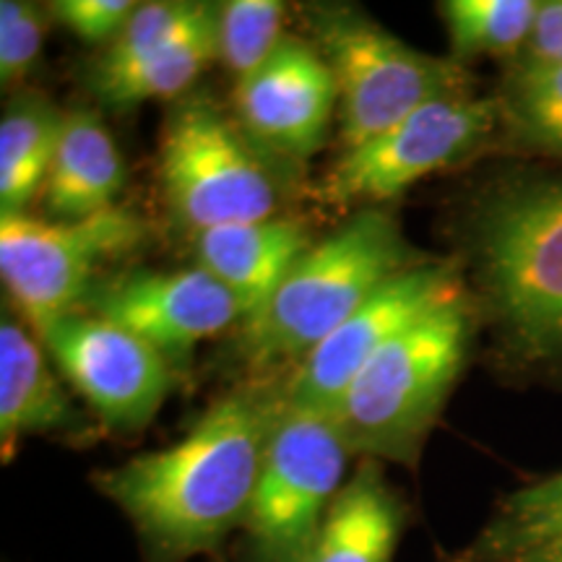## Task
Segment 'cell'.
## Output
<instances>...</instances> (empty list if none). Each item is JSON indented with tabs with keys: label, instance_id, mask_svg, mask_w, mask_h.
Returning <instances> with one entry per match:
<instances>
[{
	"label": "cell",
	"instance_id": "1",
	"mask_svg": "<svg viewBox=\"0 0 562 562\" xmlns=\"http://www.w3.org/2000/svg\"><path fill=\"white\" fill-rule=\"evenodd\" d=\"M281 389L232 391L178 442L91 476L136 529L149 562L216 552L243 529L277 425Z\"/></svg>",
	"mask_w": 562,
	"mask_h": 562
},
{
	"label": "cell",
	"instance_id": "2",
	"mask_svg": "<svg viewBox=\"0 0 562 562\" xmlns=\"http://www.w3.org/2000/svg\"><path fill=\"white\" fill-rule=\"evenodd\" d=\"M476 313L505 360L562 375V175L508 172L463 216Z\"/></svg>",
	"mask_w": 562,
	"mask_h": 562
},
{
	"label": "cell",
	"instance_id": "3",
	"mask_svg": "<svg viewBox=\"0 0 562 562\" xmlns=\"http://www.w3.org/2000/svg\"><path fill=\"white\" fill-rule=\"evenodd\" d=\"M422 261L393 214L364 206L313 243L277 294L243 323L237 351L256 370L297 368L370 294Z\"/></svg>",
	"mask_w": 562,
	"mask_h": 562
},
{
	"label": "cell",
	"instance_id": "4",
	"mask_svg": "<svg viewBox=\"0 0 562 562\" xmlns=\"http://www.w3.org/2000/svg\"><path fill=\"white\" fill-rule=\"evenodd\" d=\"M472 290L414 323L351 381L328 412L364 459L414 469L472 347Z\"/></svg>",
	"mask_w": 562,
	"mask_h": 562
},
{
	"label": "cell",
	"instance_id": "5",
	"mask_svg": "<svg viewBox=\"0 0 562 562\" xmlns=\"http://www.w3.org/2000/svg\"><path fill=\"white\" fill-rule=\"evenodd\" d=\"M315 47L331 68L341 108V146L357 149L442 97L467 94V66L419 53L351 9L313 11Z\"/></svg>",
	"mask_w": 562,
	"mask_h": 562
},
{
	"label": "cell",
	"instance_id": "6",
	"mask_svg": "<svg viewBox=\"0 0 562 562\" xmlns=\"http://www.w3.org/2000/svg\"><path fill=\"white\" fill-rule=\"evenodd\" d=\"M159 175L175 216L199 232L273 220L281 206L277 172L206 97H188L167 115Z\"/></svg>",
	"mask_w": 562,
	"mask_h": 562
},
{
	"label": "cell",
	"instance_id": "7",
	"mask_svg": "<svg viewBox=\"0 0 562 562\" xmlns=\"http://www.w3.org/2000/svg\"><path fill=\"white\" fill-rule=\"evenodd\" d=\"M355 451L328 412L281 406L243 531L250 562H302L347 484Z\"/></svg>",
	"mask_w": 562,
	"mask_h": 562
},
{
	"label": "cell",
	"instance_id": "8",
	"mask_svg": "<svg viewBox=\"0 0 562 562\" xmlns=\"http://www.w3.org/2000/svg\"><path fill=\"white\" fill-rule=\"evenodd\" d=\"M146 222L136 211L112 206L87 220L0 216V277L13 305L40 334L63 315L81 311L100 266L144 245Z\"/></svg>",
	"mask_w": 562,
	"mask_h": 562
},
{
	"label": "cell",
	"instance_id": "9",
	"mask_svg": "<svg viewBox=\"0 0 562 562\" xmlns=\"http://www.w3.org/2000/svg\"><path fill=\"white\" fill-rule=\"evenodd\" d=\"M497 138V97H474V91L442 97L368 144L344 151L323 178L318 195L334 206L391 201L435 172L480 157Z\"/></svg>",
	"mask_w": 562,
	"mask_h": 562
},
{
	"label": "cell",
	"instance_id": "10",
	"mask_svg": "<svg viewBox=\"0 0 562 562\" xmlns=\"http://www.w3.org/2000/svg\"><path fill=\"white\" fill-rule=\"evenodd\" d=\"M469 290L463 266L442 258H425L393 277L321 341L297 368L290 370L281 398L300 409L334 412L360 372L414 323L442 302Z\"/></svg>",
	"mask_w": 562,
	"mask_h": 562
},
{
	"label": "cell",
	"instance_id": "11",
	"mask_svg": "<svg viewBox=\"0 0 562 562\" xmlns=\"http://www.w3.org/2000/svg\"><path fill=\"white\" fill-rule=\"evenodd\" d=\"M37 339L110 430H144L172 389L170 362L100 315L68 313Z\"/></svg>",
	"mask_w": 562,
	"mask_h": 562
},
{
	"label": "cell",
	"instance_id": "12",
	"mask_svg": "<svg viewBox=\"0 0 562 562\" xmlns=\"http://www.w3.org/2000/svg\"><path fill=\"white\" fill-rule=\"evenodd\" d=\"M81 311L115 323L167 362L182 360L199 341L245 321L243 305L201 266L180 271H131L100 281Z\"/></svg>",
	"mask_w": 562,
	"mask_h": 562
},
{
	"label": "cell",
	"instance_id": "13",
	"mask_svg": "<svg viewBox=\"0 0 562 562\" xmlns=\"http://www.w3.org/2000/svg\"><path fill=\"white\" fill-rule=\"evenodd\" d=\"M336 102L339 89L326 58L294 37L235 83L237 125L258 149L281 159L305 161L326 144Z\"/></svg>",
	"mask_w": 562,
	"mask_h": 562
},
{
	"label": "cell",
	"instance_id": "14",
	"mask_svg": "<svg viewBox=\"0 0 562 562\" xmlns=\"http://www.w3.org/2000/svg\"><path fill=\"white\" fill-rule=\"evenodd\" d=\"M79 440L91 422L55 378L40 339L3 315L0 323V451L9 463L24 438Z\"/></svg>",
	"mask_w": 562,
	"mask_h": 562
},
{
	"label": "cell",
	"instance_id": "15",
	"mask_svg": "<svg viewBox=\"0 0 562 562\" xmlns=\"http://www.w3.org/2000/svg\"><path fill=\"white\" fill-rule=\"evenodd\" d=\"M311 248L307 229L300 222L281 220V216L224 224L195 235L199 266L235 294L243 305L245 321L252 318L277 294Z\"/></svg>",
	"mask_w": 562,
	"mask_h": 562
},
{
	"label": "cell",
	"instance_id": "16",
	"mask_svg": "<svg viewBox=\"0 0 562 562\" xmlns=\"http://www.w3.org/2000/svg\"><path fill=\"white\" fill-rule=\"evenodd\" d=\"M125 186V165L115 138L91 110H70L63 117L58 149L47 175L45 209L53 220H87L115 206Z\"/></svg>",
	"mask_w": 562,
	"mask_h": 562
},
{
	"label": "cell",
	"instance_id": "17",
	"mask_svg": "<svg viewBox=\"0 0 562 562\" xmlns=\"http://www.w3.org/2000/svg\"><path fill=\"white\" fill-rule=\"evenodd\" d=\"M406 505L381 461L364 459L328 510L302 562H393L404 533Z\"/></svg>",
	"mask_w": 562,
	"mask_h": 562
},
{
	"label": "cell",
	"instance_id": "18",
	"mask_svg": "<svg viewBox=\"0 0 562 562\" xmlns=\"http://www.w3.org/2000/svg\"><path fill=\"white\" fill-rule=\"evenodd\" d=\"M66 112L42 97L11 102L0 121V216L24 214L45 191Z\"/></svg>",
	"mask_w": 562,
	"mask_h": 562
},
{
	"label": "cell",
	"instance_id": "19",
	"mask_svg": "<svg viewBox=\"0 0 562 562\" xmlns=\"http://www.w3.org/2000/svg\"><path fill=\"white\" fill-rule=\"evenodd\" d=\"M220 58L216 53V5H206L199 21L170 42L165 50L154 53L138 66L123 74L91 79L97 97L112 110H131L144 102L175 100L182 91L193 87L211 66V60Z\"/></svg>",
	"mask_w": 562,
	"mask_h": 562
},
{
	"label": "cell",
	"instance_id": "20",
	"mask_svg": "<svg viewBox=\"0 0 562 562\" xmlns=\"http://www.w3.org/2000/svg\"><path fill=\"white\" fill-rule=\"evenodd\" d=\"M459 562H562V495L533 482L510 492Z\"/></svg>",
	"mask_w": 562,
	"mask_h": 562
},
{
	"label": "cell",
	"instance_id": "21",
	"mask_svg": "<svg viewBox=\"0 0 562 562\" xmlns=\"http://www.w3.org/2000/svg\"><path fill=\"white\" fill-rule=\"evenodd\" d=\"M495 97L505 144L562 159V63H510Z\"/></svg>",
	"mask_w": 562,
	"mask_h": 562
},
{
	"label": "cell",
	"instance_id": "22",
	"mask_svg": "<svg viewBox=\"0 0 562 562\" xmlns=\"http://www.w3.org/2000/svg\"><path fill=\"white\" fill-rule=\"evenodd\" d=\"M539 0H448L440 3L451 58L461 66L476 58H510L524 53L537 26Z\"/></svg>",
	"mask_w": 562,
	"mask_h": 562
},
{
	"label": "cell",
	"instance_id": "23",
	"mask_svg": "<svg viewBox=\"0 0 562 562\" xmlns=\"http://www.w3.org/2000/svg\"><path fill=\"white\" fill-rule=\"evenodd\" d=\"M284 16V3L277 0H229L216 5V53L235 83L273 58L286 40Z\"/></svg>",
	"mask_w": 562,
	"mask_h": 562
},
{
	"label": "cell",
	"instance_id": "24",
	"mask_svg": "<svg viewBox=\"0 0 562 562\" xmlns=\"http://www.w3.org/2000/svg\"><path fill=\"white\" fill-rule=\"evenodd\" d=\"M206 5L209 3H186V0L140 3L91 70V79L123 74V70L151 58L154 53L165 50L170 42L191 30L201 13L206 11Z\"/></svg>",
	"mask_w": 562,
	"mask_h": 562
},
{
	"label": "cell",
	"instance_id": "25",
	"mask_svg": "<svg viewBox=\"0 0 562 562\" xmlns=\"http://www.w3.org/2000/svg\"><path fill=\"white\" fill-rule=\"evenodd\" d=\"M47 32V13L24 0L0 3V83L19 87L42 55Z\"/></svg>",
	"mask_w": 562,
	"mask_h": 562
},
{
	"label": "cell",
	"instance_id": "26",
	"mask_svg": "<svg viewBox=\"0 0 562 562\" xmlns=\"http://www.w3.org/2000/svg\"><path fill=\"white\" fill-rule=\"evenodd\" d=\"M138 3L131 0H60L53 13L83 42H110L128 24Z\"/></svg>",
	"mask_w": 562,
	"mask_h": 562
},
{
	"label": "cell",
	"instance_id": "27",
	"mask_svg": "<svg viewBox=\"0 0 562 562\" xmlns=\"http://www.w3.org/2000/svg\"><path fill=\"white\" fill-rule=\"evenodd\" d=\"M513 63H562V0L542 3L529 42Z\"/></svg>",
	"mask_w": 562,
	"mask_h": 562
},
{
	"label": "cell",
	"instance_id": "28",
	"mask_svg": "<svg viewBox=\"0 0 562 562\" xmlns=\"http://www.w3.org/2000/svg\"><path fill=\"white\" fill-rule=\"evenodd\" d=\"M533 484H537V487L544 490V492H554V495H562V472L552 474V476H544V480H539Z\"/></svg>",
	"mask_w": 562,
	"mask_h": 562
}]
</instances>
